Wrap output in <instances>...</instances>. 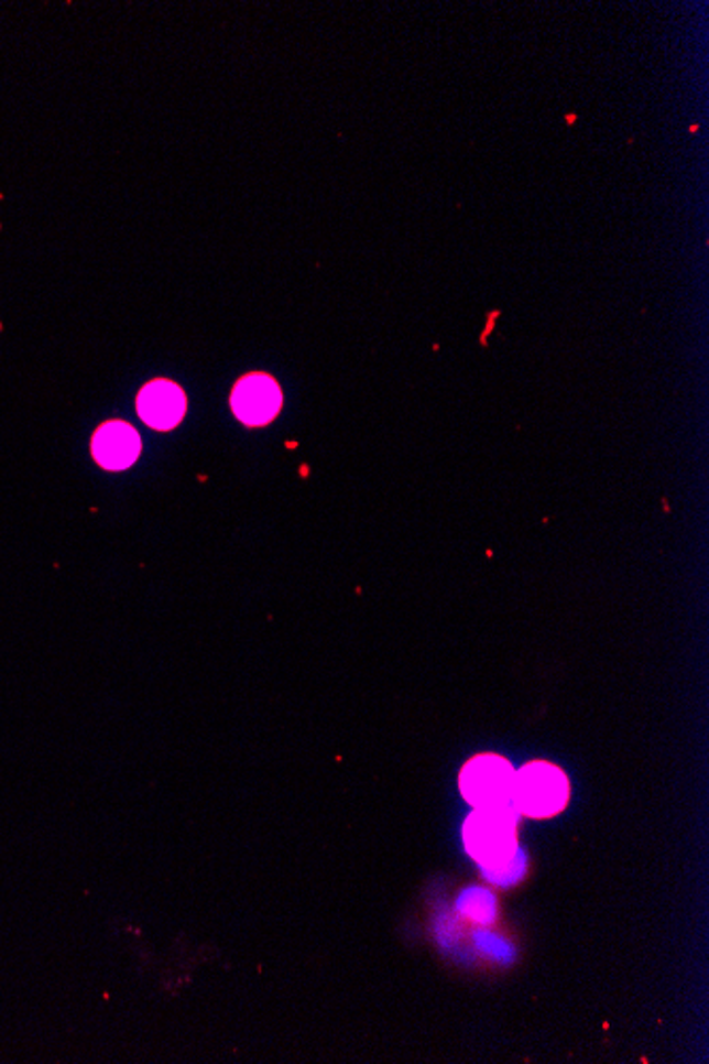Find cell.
Returning <instances> with one entry per match:
<instances>
[{
    "label": "cell",
    "mask_w": 709,
    "mask_h": 1064,
    "mask_svg": "<svg viewBox=\"0 0 709 1064\" xmlns=\"http://www.w3.org/2000/svg\"><path fill=\"white\" fill-rule=\"evenodd\" d=\"M473 944L484 956L500 960V963H512L514 956H516L514 947L510 946L505 940H502L495 933H491V931H484V929L473 933Z\"/></svg>",
    "instance_id": "9c48e42d"
},
{
    "label": "cell",
    "mask_w": 709,
    "mask_h": 1064,
    "mask_svg": "<svg viewBox=\"0 0 709 1064\" xmlns=\"http://www.w3.org/2000/svg\"><path fill=\"white\" fill-rule=\"evenodd\" d=\"M516 769L500 754H478L459 773V791L472 807L512 803Z\"/></svg>",
    "instance_id": "3957f363"
},
{
    "label": "cell",
    "mask_w": 709,
    "mask_h": 1064,
    "mask_svg": "<svg viewBox=\"0 0 709 1064\" xmlns=\"http://www.w3.org/2000/svg\"><path fill=\"white\" fill-rule=\"evenodd\" d=\"M91 453L102 468L126 470L137 462L141 453V438L128 423L111 421L96 432L91 441Z\"/></svg>",
    "instance_id": "8992f818"
},
{
    "label": "cell",
    "mask_w": 709,
    "mask_h": 1064,
    "mask_svg": "<svg viewBox=\"0 0 709 1064\" xmlns=\"http://www.w3.org/2000/svg\"><path fill=\"white\" fill-rule=\"evenodd\" d=\"M457 912L476 924H491L498 916V899L489 888H468L457 899Z\"/></svg>",
    "instance_id": "52a82bcc"
},
{
    "label": "cell",
    "mask_w": 709,
    "mask_h": 1064,
    "mask_svg": "<svg viewBox=\"0 0 709 1064\" xmlns=\"http://www.w3.org/2000/svg\"><path fill=\"white\" fill-rule=\"evenodd\" d=\"M569 803V780L565 771L548 761H532L514 773L512 805L521 816L555 818Z\"/></svg>",
    "instance_id": "7a4b0ae2"
},
{
    "label": "cell",
    "mask_w": 709,
    "mask_h": 1064,
    "mask_svg": "<svg viewBox=\"0 0 709 1064\" xmlns=\"http://www.w3.org/2000/svg\"><path fill=\"white\" fill-rule=\"evenodd\" d=\"M480 871H482V876H484V878H487L491 884H495V887H514V884H519V882L525 878V873H527V853H525L523 848H519L516 857L512 858V860H510L505 867H502V869H480Z\"/></svg>",
    "instance_id": "ba28073f"
},
{
    "label": "cell",
    "mask_w": 709,
    "mask_h": 1064,
    "mask_svg": "<svg viewBox=\"0 0 709 1064\" xmlns=\"http://www.w3.org/2000/svg\"><path fill=\"white\" fill-rule=\"evenodd\" d=\"M519 818L512 803L473 807L463 823V846L480 869H502L516 857Z\"/></svg>",
    "instance_id": "6da1fadb"
},
{
    "label": "cell",
    "mask_w": 709,
    "mask_h": 1064,
    "mask_svg": "<svg viewBox=\"0 0 709 1064\" xmlns=\"http://www.w3.org/2000/svg\"><path fill=\"white\" fill-rule=\"evenodd\" d=\"M137 409L153 430H173L185 414V393L171 381H153L139 393Z\"/></svg>",
    "instance_id": "5b68a950"
},
{
    "label": "cell",
    "mask_w": 709,
    "mask_h": 1064,
    "mask_svg": "<svg viewBox=\"0 0 709 1064\" xmlns=\"http://www.w3.org/2000/svg\"><path fill=\"white\" fill-rule=\"evenodd\" d=\"M281 404V389L266 374L244 377L232 393L234 414L247 425H266L279 414Z\"/></svg>",
    "instance_id": "277c9868"
}]
</instances>
